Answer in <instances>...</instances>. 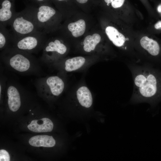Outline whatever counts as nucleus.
Here are the masks:
<instances>
[{
	"label": "nucleus",
	"mask_w": 161,
	"mask_h": 161,
	"mask_svg": "<svg viewBox=\"0 0 161 161\" xmlns=\"http://www.w3.org/2000/svg\"><path fill=\"white\" fill-rule=\"evenodd\" d=\"M133 83L132 103H147L153 107L161 101V69L146 63H127Z\"/></svg>",
	"instance_id": "1"
},
{
	"label": "nucleus",
	"mask_w": 161,
	"mask_h": 161,
	"mask_svg": "<svg viewBox=\"0 0 161 161\" xmlns=\"http://www.w3.org/2000/svg\"><path fill=\"white\" fill-rule=\"evenodd\" d=\"M0 59L8 69L18 74L41 76L40 63L32 54L9 46L1 51Z\"/></svg>",
	"instance_id": "2"
},
{
	"label": "nucleus",
	"mask_w": 161,
	"mask_h": 161,
	"mask_svg": "<svg viewBox=\"0 0 161 161\" xmlns=\"http://www.w3.org/2000/svg\"><path fill=\"white\" fill-rule=\"evenodd\" d=\"M34 9V7H29L16 13L10 25L12 32L11 39L41 31L35 21Z\"/></svg>",
	"instance_id": "3"
},
{
	"label": "nucleus",
	"mask_w": 161,
	"mask_h": 161,
	"mask_svg": "<svg viewBox=\"0 0 161 161\" xmlns=\"http://www.w3.org/2000/svg\"><path fill=\"white\" fill-rule=\"evenodd\" d=\"M47 34L43 31H38L21 37L13 38L9 46L30 53H37L42 49L48 39Z\"/></svg>",
	"instance_id": "4"
},
{
	"label": "nucleus",
	"mask_w": 161,
	"mask_h": 161,
	"mask_svg": "<svg viewBox=\"0 0 161 161\" xmlns=\"http://www.w3.org/2000/svg\"><path fill=\"white\" fill-rule=\"evenodd\" d=\"M57 13L53 7L44 3L38 8L34 7V16L40 30L46 33L51 32L55 27V18Z\"/></svg>",
	"instance_id": "5"
},
{
	"label": "nucleus",
	"mask_w": 161,
	"mask_h": 161,
	"mask_svg": "<svg viewBox=\"0 0 161 161\" xmlns=\"http://www.w3.org/2000/svg\"><path fill=\"white\" fill-rule=\"evenodd\" d=\"M34 83L39 93L46 96L50 95L58 96L63 92L65 88L63 80L57 76L40 77Z\"/></svg>",
	"instance_id": "6"
},
{
	"label": "nucleus",
	"mask_w": 161,
	"mask_h": 161,
	"mask_svg": "<svg viewBox=\"0 0 161 161\" xmlns=\"http://www.w3.org/2000/svg\"><path fill=\"white\" fill-rule=\"evenodd\" d=\"M63 42L59 39H47L42 49L41 61L49 65L56 62L60 56L64 55L67 47Z\"/></svg>",
	"instance_id": "7"
},
{
	"label": "nucleus",
	"mask_w": 161,
	"mask_h": 161,
	"mask_svg": "<svg viewBox=\"0 0 161 161\" xmlns=\"http://www.w3.org/2000/svg\"><path fill=\"white\" fill-rule=\"evenodd\" d=\"M24 88L17 82L8 78L5 93L8 108L11 111L16 112L20 108L21 104V93Z\"/></svg>",
	"instance_id": "8"
},
{
	"label": "nucleus",
	"mask_w": 161,
	"mask_h": 161,
	"mask_svg": "<svg viewBox=\"0 0 161 161\" xmlns=\"http://www.w3.org/2000/svg\"><path fill=\"white\" fill-rule=\"evenodd\" d=\"M14 0H1L0 8V23L5 26L10 25L16 12Z\"/></svg>",
	"instance_id": "9"
},
{
	"label": "nucleus",
	"mask_w": 161,
	"mask_h": 161,
	"mask_svg": "<svg viewBox=\"0 0 161 161\" xmlns=\"http://www.w3.org/2000/svg\"><path fill=\"white\" fill-rule=\"evenodd\" d=\"M53 124L49 119L44 117L38 120H33L27 126L30 131L36 133L48 132L52 131Z\"/></svg>",
	"instance_id": "10"
},
{
	"label": "nucleus",
	"mask_w": 161,
	"mask_h": 161,
	"mask_svg": "<svg viewBox=\"0 0 161 161\" xmlns=\"http://www.w3.org/2000/svg\"><path fill=\"white\" fill-rule=\"evenodd\" d=\"M140 44L142 48L151 56L157 57L160 54V47L157 41L144 36L140 39Z\"/></svg>",
	"instance_id": "11"
},
{
	"label": "nucleus",
	"mask_w": 161,
	"mask_h": 161,
	"mask_svg": "<svg viewBox=\"0 0 161 161\" xmlns=\"http://www.w3.org/2000/svg\"><path fill=\"white\" fill-rule=\"evenodd\" d=\"M29 143L34 147H52L55 145V141L52 136L43 135L32 137L29 139Z\"/></svg>",
	"instance_id": "12"
},
{
	"label": "nucleus",
	"mask_w": 161,
	"mask_h": 161,
	"mask_svg": "<svg viewBox=\"0 0 161 161\" xmlns=\"http://www.w3.org/2000/svg\"><path fill=\"white\" fill-rule=\"evenodd\" d=\"M105 32L109 38L114 45L118 47H123L124 49L123 46L126 38L122 34L114 27L110 26L106 27Z\"/></svg>",
	"instance_id": "13"
},
{
	"label": "nucleus",
	"mask_w": 161,
	"mask_h": 161,
	"mask_svg": "<svg viewBox=\"0 0 161 161\" xmlns=\"http://www.w3.org/2000/svg\"><path fill=\"white\" fill-rule=\"evenodd\" d=\"M77 96L79 103L82 106L89 108L92 105V94L86 86H82L78 88L77 91Z\"/></svg>",
	"instance_id": "14"
},
{
	"label": "nucleus",
	"mask_w": 161,
	"mask_h": 161,
	"mask_svg": "<svg viewBox=\"0 0 161 161\" xmlns=\"http://www.w3.org/2000/svg\"><path fill=\"white\" fill-rule=\"evenodd\" d=\"M85 62V58L81 56L69 58L65 61L64 69L65 71L67 72L74 71L82 66Z\"/></svg>",
	"instance_id": "15"
},
{
	"label": "nucleus",
	"mask_w": 161,
	"mask_h": 161,
	"mask_svg": "<svg viewBox=\"0 0 161 161\" xmlns=\"http://www.w3.org/2000/svg\"><path fill=\"white\" fill-rule=\"evenodd\" d=\"M67 28L71 32L74 37H79L82 35L85 32V22L83 19H80L75 22L69 24L67 25Z\"/></svg>",
	"instance_id": "16"
},
{
	"label": "nucleus",
	"mask_w": 161,
	"mask_h": 161,
	"mask_svg": "<svg viewBox=\"0 0 161 161\" xmlns=\"http://www.w3.org/2000/svg\"><path fill=\"white\" fill-rule=\"evenodd\" d=\"M100 40L101 37L98 34L95 33L92 35L86 36L83 42L84 50L87 52H90L92 50H94Z\"/></svg>",
	"instance_id": "17"
},
{
	"label": "nucleus",
	"mask_w": 161,
	"mask_h": 161,
	"mask_svg": "<svg viewBox=\"0 0 161 161\" xmlns=\"http://www.w3.org/2000/svg\"><path fill=\"white\" fill-rule=\"evenodd\" d=\"M12 34L4 26L0 23V50L1 51L10 45Z\"/></svg>",
	"instance_id": "18"
},
{
	"label": "nucleus",
	"mask_w": 161,
	"mask_h": 161,
	"mask_svg": "<svg viewBox=\"0 0 161 161\" xmlns=\"http://www.w3.org/2000/svg\"><path fill=\"white\" fill-rule=\"evenodd\" d=\"M107 5L111 4L114 8H116L121 7L123 4L125 0H104Z\"/></svg>",
	"instance_id": "19"
},
{
	"label": "nucleus",
	"mask_w": 161,
	"mask_h": 161,
	"mask_svg": "<svg viewBox=\"0 0 161 161\" xmlns=\"http://www.w3.org/2000/svg\"><path fill=\"white\" fill-rule=\"evenodd\" d=\"M10 157L8 153L5 150L1 149L0 150V161H9Z\"/></svg>",
	"instance_id": "20"
},
{
	"label": "nucleus",
	"mask_w": 161,
	"mask_h": 161,
	"mask_svg": "<svg viewBox=\"0 0 161 161\" xmlns=\"http://www.w3.org/2000/svg\"><path fill=\"white\" fill-rule=\"evenodd\" d=\"M155 28L158 29L161 28V21H159L156 24L154 25Z\"/></svg>",
	"instance_id": "21"
},
{
	"label": "nucleus",
	"mask_w": 161,
	"mask_h": 161,
	"mask_svg": "<svg viewBox=\"0 0 161 161\" xmlns=\"http://www.w3.org/2000/svg\"><path fill=\"white\" fill-rule=\"evenodd\" d=\"M35 1L41 3V4L47 3V0H34Z\"/></svg>",
	"instance_id": "22"
},
{
	"label": "nucleus",
	"mask_w": 161,
	"mask_h": 161,
	"mask_svg": "<svg viewBox=\"0 0 161 161\" xmlns=\"http://www.w3.org/2000/svg\"><path fill=\"white\" fill-rule=\"evenodd\" d=\"M88 0H76L78 3L81 4L86 3L87 2Z\"/></svg>",
	"instance_id": "23"
},
{
	"label": "nucleus",
	"mask_w": 161,
	"mask_h": 161,
	"mask_svg": "<svg viewBox=\"0 0 161 161\" xmlns=\"http://www.w3.org/2000/svg\"><path fill=\"white\" fill-rule=\"evenodd\" d=\"M157 10L159 12H161V4L159 5L157 7Z\"/></svg>",
	"instance_id": "24"
},
{
	"label": "nucleus",
	"mask_w": 161,
	"mask_h": 161,
	"mask_svg": "<svg viewBox=\"0 0 161 161\" xmlns=\"http://www.w3.org/2000/svg\"><path fill=\"white\" fill-rule=\"evenodd\" d=\"M57 1H66L67 0H56Z\"/></svg>",
	"instance_id": "25"
},
{
	"label": "nucleus",
	"mask_w": 161,
	"mask_h": 161,
	"mask_svg": "<svg viewBox=\"0 0 161 161\" xmlns=\"http://www.w3.org/2000/svg\"><path fill=\"white\" fill-rule=\"evenodd\" d=\"M31 111V110H30L29 111Z\"/></svg>",
	"instance_id": "26"
},
{
	"label": "nucleus",
	"mask_w": 161,
	"mask_h": 161,
	"mask_svg": "<svg viewBox=\"0 0 161 161\" xmlns=\"http://www.w3.org/2000/svg\"><path fill=\"white\" fill-rule=\"evenodd\" d=\"M32 114V115H33L34 114L33 113V114Z\"/></svg>",
	"instance_id": "27"
}]
</instances>
